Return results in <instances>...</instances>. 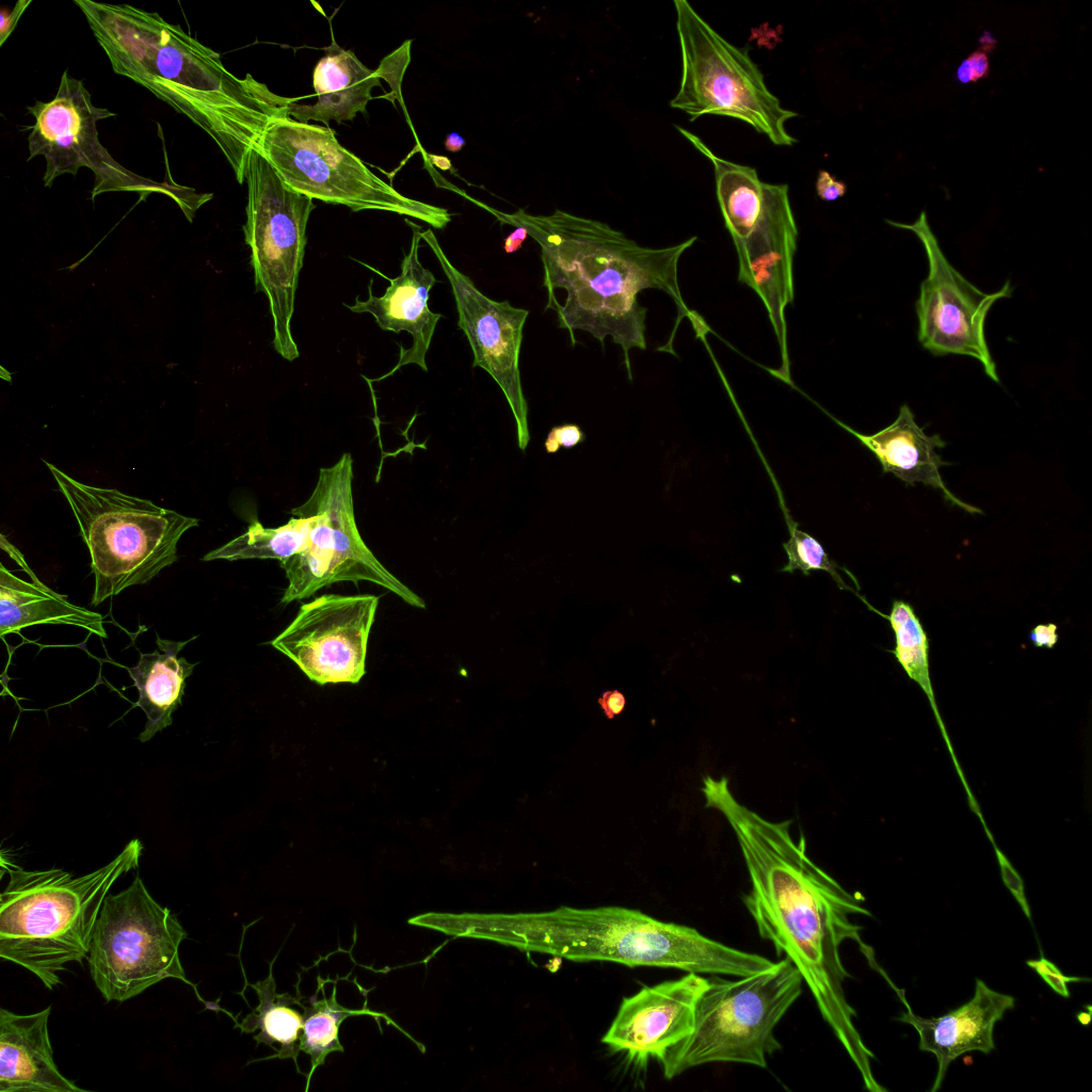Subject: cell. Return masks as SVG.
<instances>
[{
  "label": "cell",
  "mask_w": 1092,
  "mask_h": 1092,
  "mask_svg": "<svg viewBox=\"0 0 1092 1092\" xmlns=\"http://www.w3.org/2000/svg\"><path fill=\"white\" fill-rule=\"evenodd\" d=\"M113 71L145 87L204 130L245 181L252 151L293 99L251 74L228 71L221 55L159 13L131 4L74 0Z\"/></svg>",
  "instance_id": "7a4b0ae2"
},
{
  "label": "cell",
  "mask_w": 1092,
  "mask_h": 1092,
  "mask_svg": "<svg viewBox=\"0 0 1092 1092\" xmlns=\"http://www.w3.org/2000/svg\"><path fill=\"white\" fill-rule=\"evenodd\" d=\"M802 984L801 974L786 958L736 980L708 979L692 1031L659 1062L663 1076L673 1079L716 1062L766 1067L782 1048L775 1027L801 995Z\"/></svg>",
  "instance_id": "52a82bcc"
},
{
  "label": "cell",
  "mask_w": 1092,
  "mask_h": 1092,
  "mask_svg": "<svg viewBox=\"0 0 1092 1092\" xmlns=\"http://www.w3.org/2000/svg\"><path fill=\"white\" fill-rule=\"evenodd\" d=\"M886 222L913 232L926 252L928 275L920 284L915 304L917 337L921 347L935 356L954 354L973 357L992 381L999 383L985 339L984 323L991 307L998 300L1011 295L1010 282L994 292H984L967 280L945 256L924 210L912 224Z\"/></svg>",
  "instance_id": "5bb4252c"
},
{
  "label": "cell",
  "mask_w": 1092,
  "mask_h": 1092,
  "mask_svg": "<svg viewBox=\"0 0 1092 1092\" xmlns=\"http://www.w3.org/2000/svg\"><path fill=\"white\" fill-rule=\"evenodd\" d=\"M502 223L525 227L541 247L543 286L547 296L563 290L562 302L546 304L556 311L559 327L584 331L605 347L607 337L620 346L628 379L632 380L629 352L646 349L647 308L638 295L645 289L665 292L680 312L688 314L678 284V261L696 237L668 247L639 245L600 221L562 210L550 215L494 211Z\"/></svg>",
  "instance_id": "3957f363"
},
{
  "label": "cell",
  "mask_w": 1092,
  "mask_h": 1092,
  "mask_svg": "<svg viewBox=\"0 0 1092 1092\" xmlns=\"http://www.w3.org/2000/svg\"><path fill=\"white\" fill-rule=\"evenodd\" d=\"M352 481L353 460L348 452L333 466L320 468L314 488L320 516L305 549L279 563L288 580L280 603L308 598L336 582L368 581L424 609V600L384 567L365 544L355 520Z\"/></svg>",
  "instance_id": "4fadbf2b"
},
{
  "label": "cell",
  "mask_w": 1092,
  "mask_h": 1092,
  "mask_svg": "<svg viewBox=\"0 0 1092 1092\" xmlns=\"http://www.w3.org/2000/svg\"><path fill=\"white\" fill-rule=\"evenodd\" d=\"M454 937L495 942L572 961L744 977L773 966L770 959L622 906H560L532 913H427L410 919Z\"/></svg>",
  "instance_id": "277c9868"
},
{
  "label": "cell",
  "mask_w": 1092,
  "mask_h": 1092,
  "mask_svg": "<svg viewBox=\"0 0 1092 1092\" xmlns=\"http://www.w3.org/2000/svg\"><path fill=\"white\" fill-rule=\"evenodd\" d=\"M251 986L257 993L259 1003L236 1027L244 1033L257 1032L253 1039L275 1051L270 1058H290L298 1067L303 1013L292 1006H300L301 998L277 993L272 965L268 977Z\"/></svg>",
  "instance_id": "d4e9b609"
},
{
  "label": "cell",
  "mask_w": 1092,
  "mask_h": 1092,
  "mask_svg": "<svg viewBox=\"0 0 1092 1092\" xmlns=\"http://www.w3.org/2000/svg\"><path fill=\"white\" fill-rule=\"evenodd\" d=\"M584 433L577 424L567 423L551 428L544 443L547 453H556L563 448H572L582 443Z\"/></svg>",
  "instance_id": "d6a6232c"
},
{
  "label": "cell",
  "mask_w": 1092,
  "mask_h": 1092,
  "mask_svg": "<svg viewBox=\"0 0 1092 1092\" xmlns=\"http://www.w3.org/2000/svg\"><path fill=\"white\" fill-rule=\"evenodd\" d=\"M1078 1019L1080 1021V1023H1081L1082 1025H1088V1023H1089V1022H1090V1019H1091V1013H1087V1014H1086V1013H1082V1012H1081V1013H1079V1014H1078Z\"/></svg>",
  "instance_id": "60d3db41"
},
{
  "label": "cell",
  "mask_w": 1092,
  "mask_h": 1092,
  "mask_svg": "<svg viewBox=\"0 0 1092 1092\" xmlns=\"http://www.w3.org/2000/svg\"><path fill=\"white\" fill-rule=\"evenodd\" d=\"M431 163L441 171H449L452 168L451 161L445 156L428 155Z\"/></svg>",
  "instance_id": "ab89813d"
},
{
  "label": "cell",
  "mask_w": 1092,
  "mask_h": 1092,
  "mask_svg": "<svg viewBox=\"0 0 1092 1092\" xmlns=\"http://www.w3.org/2000/svg\"><path fill=\"white\" fill-rule=\"evenodd\" d=\"M405 222L412 228L413 236L410 251L404 254L401 262V273L390 278L375 268L356 260L387 279L389 286L383 295L375 296L372 292L373 279L371 278L368 285L367 300L362 301L359 296H356L352 305L344 304L353 312L372 315L381 330L397 334L405 331L413 338L411 348L404 349L400 346L399 360L396 366L372 382L382 381L410 364H415L423 371H428L425 355L436 325L443 317L441 314L433 312L428 305L430 290L437 280L433 273L419 261L421 226L408 219H405Z\"/></svg>",
  "instance_id": "ac0fdd59"
},
{
  "label": "cell",
  "mask_w": 1092,
  "mask_h": 1092,
  "mask_svg": "<svg viewBox=\"0 0 1092 1092\" xmlns=\"http://www.w3.org/2000/svg\"><path fill=\"white\" fill-rule=\"evenodd\" d=\"M681 78L670 107L691 122L703 115L741 121L776 146L797 140L786 123L798 113L782 106L745 48L718 33L686 0L674 1Z\"/></svg>",
  "instance_id": "ba28073f"
},
{
  "label": "cell",
  "mask_w": 1092,
  "mask_h": 1092,
  "mask_svg": "<svg viewBox=\"0 0 1092 1092\" xmlns=\"http://www.w3.org/2000/svg\"><path fill=\"white\" fill-rule=\"evenodd\" d=\"M869 609L889 621L896 640L893 653L908 676L917 682L926 693L961 782L963 786H966V780L958 764L935 702L929 670V640L919 619L912 606L903 600L893 601L889 615H885L872 607Z\"/></svg>",
  "instance_id": "4316f807"
},
{
  "label": "cell",
  "mask_w": 1092,
  "mask_h": 1092,
  "mask_svg": "<svg viewBox=\"0 0 1092 1092\" xmlns=\"http://www.w3.org/2000/svg\"><path fill=\"white\" fill-rule=\"evenodd\" d=\"M51 1006L31 1014L0 1009V1092H85L53 1059Z\"/></svg>",
  "instance_id": "ffe728a7"
},
{
  "label": "cell",
  "mask_w": 1092,
  "mask_h": 1092,
  "mask_svg": "<svg viewBox=\"0 0 1092 1092\" xmlns=\"http://www.w3.org/2000/svg\"><path fill=\"white\" fill-rule=\"evenodd\" d=\"M143 846L133 839L105 866L80 877L60 868H10L0 895V957L34 974L48 990L87 959L94 928L114 883L138 868Z\"/></svg>",
  "instance_id": "5b68a950"
},
{
  "label": "cell",
  "mask_w": 1092,
  "mask_h": 1092,
  "mask_svg": "<svg viewBox=\"0 0 1092 1092\" xmlns=\"http://www.w3.org/2000/svg\"><path fill=\"white\" fill-rule=\"evenodd\" d=\"M187 937L177 916L136 876L103 901L86 959L91 977L106 1001H126L168 978L194 986L179 956Z\"/></svg>",
  "instance_id": "8fae6325"
},
{
  "label": "cell",
  "mask_w": 1092,
  "mask_h": 1092,
  "mask_svg": "<svg viewBox=\"0 0 1092 1092\" xmlns=\"http://www.w3.org/2000/svg\"><path fill=\"white\" fill-rule=\"evenodd\" d=\"M1 547L27 571L31 581L17 577L0 563V635L19 633L34 625H70L107 638L103 616L71 604L66 595L57 593L39 581L28 566L22 553L4 535Z\"/></svg>",
  "instance_id": "7402d4cb"
},
{
  "label": "cell",
  "mask_w": 1092,
  "mask_h": 1092,
  "mask_svg": "<svg viewBox=\"0 0 1092 1092\" xmlns=\"http://www.w3.org/2000/svg\"><path fill=\"white\" fill-rule=\"evenodd\" d=\"M28 112L35 123L28 128L29 157L43 156L46 162L43 182L51 188L64 175L76 176L81 167L94 174L92 200L108 192H134L143 198L157 193L170 197L192 222L196 211L209 202L212 193L175 181H157L141 176L117 162L100 143L97 123L116 116L107 108L96 107L83 80L65 69L57 94L50 101H35Z\"/></svg>",
  "instance_id": "9c48e42d"
},
{
  "label": "cell",
  "mask_w": 1092,
  "mask_h": 1092,
  "mask_svg": "<svg viewBox=\"0 0 1092 1092\" xmlns=\"http://www.w3.org/2000/svg\"><path fill=\"white\" fill-rule=\"evenodd\" d=\"M1057 625H1038L1029 632V640L1035 647L1053 648L1058 641Z\"/></svg>",
  "instance_id": "d590c367"
},
{
  "label": "cell",
  "mask_w": 1092,
  "mask_h": 1092,
  "mask_svg": "<svg viewBox=\"0 0 1092 1092\" xmlns=\"http://www.w3.org/2000/svg\"><path fill=\"white\" fill-rule=\"evenodd\" d=\"M904 1002L906 1011L896 1019L912 1025L919 1035L920 1050L935 1056L937 1073L931 1088V1092H935L941 1088L953 1060L968 1051L989 1054L995 1048L994 1026L1006 1011L1014 1008L1015 999L990 989L977 979L974 997L938 1017L917 1016Z\"/></svg>",
  "instance_id": "d6986e66"
},
{
  "label": "cell",
  "mask_w": 1092,
  "mask_h": 1092,
  "mask_svg": "<svg viewBox=\"0 0 1092 1092\" xmlns=\"http://www.w3.org/2000/svg\"><path fill=\"white\" fill-rule=\"evenodd\" d=\"M79 526L91 557L98 606L144 584L178 560L177 544L199 519L116 488L82 483L45 461Z\"/></svg>",
  "instance_id": "8992f818"
},
{
  "label": "cell",
  "mask_w": 1092,
  "mask_h": 1092,
  "mask_svg": "<svg viewBox=\"0 0 1092 1092\" xmlns=\"http://www.w3.org/2000/svg\"><path fill=\"white\" fill-rule=\"evenodd\" d=\"M318 984L322 992L321 999H310V1005L300 1003L303 1009V1029L300 1038V1051L310 1057V1071L307 1074V1087L317 1067L325 1063L326 1057L334 1051H343L339 1041V1027L341 1023L355 1015H373L379 1013L370 1010H350L337 1001L336 985L332 995L325 996L323 981L319 978Z\"/></svg>",
  "instance_id": "83f0119b"
},
{
  "label": "cell",
  "mask_w": 1092,
  "mask_h": 1092,
  "mask_svg": "<svg viewBox=\"0 0 1092 1092\" xmlns=\"http://www.w3.org/2000/svg\"><path fill=\"white\" fill-rule=\"evenodd\" d=\"M847 186L828 171L820 170L816 180V192L820 199L833 202L846 194Z\"/></svg>",
  "instance_id": "836d02e7"
},
{
  "label": "cell",
  "mask_w": 1092,
  "mask_h": 1092,
  "mask_svg": "<svg viewBox=\"0 0 1092 1092\" xmlns=\"http://www.w3.org/2000/svg\"><path fill=\"white\" fill-rule=\"evenodd\" d=\"M32 0H18L12 9H2L0 12V47L6 42L18 25L22 14L26 12Z\"/></svg>",
  "instance_id": "e575fe53"
},
{
  "label": "cell",
  "mask_w": 1092,
  "mask_h": 1092,
  "mask_svg": "<svg viewBox=\"0 0 1092 1092\" xmlns=\"http://www.w3.org/2000/svg\"><path fill=\"white\" fill-rule=\"evenodd\" d=\"M708 979L688 973L645 986L623 999L601 1042L635 1063L660 1062L693 1029L695 1008Z\"/></svg>",
  "instance_id": "e0dca14e"
},
{
  "label": "cell",
  "mask_w": 1092,
  "mask_h": 1092,
  "mask_svg": "<svg viewBox=\"0 0 1092 1092\" xmlns=\"http://www.w3.org/2000/svg\"><path fill=\"white\" fill-rule=\"evenodd\" d=\"M379 600L371 594H323L301 605L294 620L270 644L320 685L357 682L365 674Z\"/></svg>",
  "instance_id": "9a60e30c"
},
{
  "label": "cell",
  "mask_w": 1092,
  "mask_h": 1092,
  "mask_svg": "<svg viewBox=\"0 0 1092 1092\" xmlns=\"http://www.w3.org/2000/svg\"><path fill=\"white\" fill-rule=\"evenodd\" d=\"M598 703L600 704L601 708L604 709L605 714L609 719H611L614 716H616L620 712H622V710L624 709V707H625V697H624V695L620 691L612 690V691L604 692L603 696L598 700Z\"/></svg>",
  "instance_id": "8d00e7d4"
},
{
  "label": "cell",
  "mask_w": 1092,
  "mask_h": 1092,
  "mask_svg": "<svg viewBox=\"0 0 1092 1092\" xmlns=\"http://www.w3.org/2000/svg\"><path fill=\"white\" fill-rule=\"evenodd\" d=\"M315 66L312 85L317 95L314 105L290 102L288 115L307 124L309 119L341 123L364 113L372 99V90L381 85L380 68L371 70L351 50L340 48L334 41Z\"/></svg>",
  "instance_id": "603a6c76"
},
{
  "label": "cell",
  "mask_w": 1092,
  "mask_h": 1092,
  "mask_svg": "<svg viewBox=\"0 0 1092 1092\" xmlns=\"http://www.w3.org/2000/svg\"><path fill=\"white\" fill-rule=\"evenodd\" d=\"M444 145L448 151L457 152L466 145V142L457 132H450L446 136Z\"/></svg>",
  "instance_id": "f35d334b"
},
{
  "label": "cell",
  "mask_w": 1092,
  "mask_h": 1092,
  "mask_svg": "<svg viewBox=\"0 0 1092 1092\" xmlns=\"http://www.w3.org/2000/svg\"><path fill=\"white\" fill-rule=\"evenodd\" d=\"M527 237H528V231H527V229L525 227H521V226L516 227L515 230L512 231L504 239V243H503L504 252L508 253V254L515 253L516 251H518L523 246V243H524V241L526 240Z\"/></svg>",
  "instance_id": "74e56055"
},
{
  "label": "cell",
  "mask_w": 1092,
  "mask_h": 1092,
  "mask_svg": "<svg viewBox=\"0 0 1092 1092\" xmlns=\"http://www.w3.org/2000/svg\"><path fill=\"white\" fill-rule=\"evenodd\" d=\"M993 846L1000 868L1003 884L1016 899L1026 917L1029 920H1031V912L1025 896L1024 882L1021 876L1017 873V871L1014 869V867L1011 865L1010 861L1001 852V850L995 844Z\"/></svg>",
  "instance_id": "4dcf8cb0"
},
{
  "label": "cell",
  "mask_w": 1092,
  "mask_h": 1092,
  "mask_svg": "<svg viewBox=\"0 0 1092 1092\" xmlns=\"http://www.w3.org/2000/svg\"><path fill=\"white\" fill-rule=\"evenodd\" d=\"M990 74L987 52L979 48L965 58L957 68V80L961 84L977 82Z\"/></svg>",
  "instance_id": "1f68e13d"
},
{
  "label": "cell",
  "mask_w": 1092,
  "mask_h": 1092,
  "mask_svg": "<svg viewBox=\"0 0 1092 1092\" xmlns=\"http://www.w3.org/2000/svg\"><path fill=\"white\" fill-rule=\"evenodd\" d=\"M701 791L705 806L722 814L737 838L751 882L744 904L760 937L797 967L865 1088L882 1091L871 1071L874 1056L854 1025L856 1013L845 994L850 975L840 957L841 944L852 940L876 964L861 940V927L851 920L853 915L870 916L863 898L809 858L804 837H792L790 820L770 821L743 805L726 777L704 776Z\"/></svg>",
  "instance_id": "6da1fadb"
},
{
  "label": "cell",
  "mask_w": 1092,
  "mask_h": 1092,
  "mask_svg": "<svg viewBox=\"0 0 1092 1092\" xmlns=\"http://www.w3.org/2000/svg\"><path fill=\"white\" fill-rule=\"evenodd\" d=\"M421 238L431 247L451 286L457 325L473 354L472 367L482 368L499 386L515 422L518 448L525 451L530 432L519 355L529 311L482 293L470 277L451 263L431 229L422 231Z\"/></svg>",
  "instance_id": "2e32d148"
},
{
  "label": "cell",
  "mask_w": 1092,
  "mask_h": 1092,
  "mask_svg": "<svg viewBox=\"0 0 1092 1092\" xmlns=\"http://www.w3.org/2000/svg\"><path fill=\"white\" fill-rule=\"evenodd\" d=\"M256 150L293 190L357 212L382 210L411 216L443 229L451 221L447 209L398 192L343 147L332 129L300 123L290 116L267 128Z\"/></svg>",
  "instance_id": "30bf717a"
},
{
  "label": "cell",
  "mask_w": 1092,
  "mask_h": 1092,
  "mask_svg": "<svg viewBox=\"0 0 1092 1092\" xmlns=\"http://www.w3.org/2000/svg\"><path fill=\"white\" fill-rule=\"evenodd\" d=\"M187 641L161 639L157 635L158 648L142 653L138 664L128 668V673L139 691L136 706L147 716L144 730L139 735L142 742L148 741L158 732L170 726L173 712L182 704L187 679L196 663L179 656Z\"/></svg>",
  "instance_id": "cb8c5ba5"
},
{
  "label": "cell",
  "mask_w": 1092,
  "mask_h": 1092,
  "mask_svg": "<svg viewBox=\"0 0 1092 1092\" xmlns=\"http://www.w3.org/2000/svg\"><path fill=\"white\" fill-rule=\"evenodd\" d=\"M775 488L789 532L788 541L783 544L787 555V563L781 568V572L792 574L798 571L803 575H809L810 572L823 571L833 577L839 589L854 592L839 574V569L844 571L846 568L832 561L823 546L814 536L799 529L798 523L791 518L785 505L782 492L778 489V486Z\"/></svg>",
  "instance_id": "f1b7e54d"
},
{
  "label": "cell",
  "mask_w": 1092,
  "mask_h": 1092,
  "mask_svg": "<svg viewBox=\"0 0 1092 1092\" xmlns=\"http://www.w3.org/2000/svg\"><path fill=\"white\" fill-rule=\"evenodd\" d=\"M245 182L246 221L242 228L251 248L255 287L268 299L275 351L293 362L300 352L291 320L314 199L290 188L256 149L248 160Z\"/></svg>",
  "instance_id": "7c38bea8"
},
{
  "label": "cell",
  "mask_w": 1092,
  "mask_h": 1092,
  "mask_svg": "<svg viewBox=\"0 0 1092 1092\" xmlns=\"http://www.w3.org/2000/svg\"><path fill=\"white\" fill-rule=\"evenodd\" d=\"M293 515L285 525L269 528L254 520L247 530L206 558L275 559L279 563L305 549L309 532L320 516L319 500L312 491L309 498L291 510Z\"/></svg>",
  "instance_id": "484cf974"
},
{
  "label": "cell",
  "mask_w": 1092,
  "mask_h": 1092,
  "mask_svg": "<svg viewBox=\"0 0 1092 1092\" xmlns=\"http://www.w3.org/2000/svg\"><path fill=\"white\" fill-rule=\"evenodd\" d=\"M1026 965L1032 968L1050 989L1064 998L1070 997L1067 984L1071 982L1091 981L1090 978L1065 976L1055 963L1042 954L1038 960H1028Z\"/></svg>",
  "instance_id": "f546056e"
},
{
  "label": "cell",
  "mask_w": 1092,
  "mask_h": 1092,
  "mask_svg": "<svg viewBox=\"0 0 1092 1092\" xmlns=\"http://www.w3.org/2000/svg\"><path fill=\"white\" fill-rule=\"evenodd\" d=\"M833 419L876 455L883 472L894 473L906 485L914 486L916 482L930 485L940 489L951 504L968 513H982L980 509L960 500L947 488L940 468L949 463L944 462L935 451L936 448H944L946 443L938 434L927 435L916 423L908 404L900 406L898 417L893 423L870 435L862 434Z\"/></svg>",
  "instance_id": "44dd1931"
}]
</instances>
